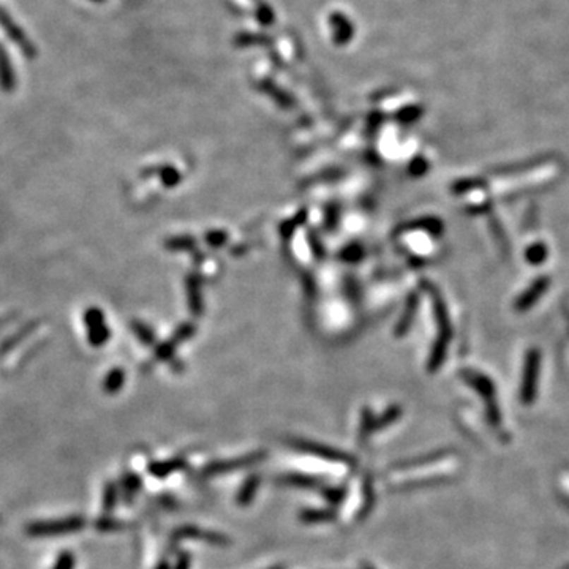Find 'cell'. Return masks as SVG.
Wrapping results in <instances>:
<instances>
[{
    "mask_svg": "<svg viewBox=\"0 0 569 569\" xmlns=\"http://www.w3.org/2000/svg\"><path fill=\"white\" fill-rule=\"evenodd\" d=\"M84 527L83 517H67L59 520H48V522H37L28 528V533L30 536H40V538H46V536H62L76 533Z\"/></svg>",
    "mask_w": 569,
    "mask_h": 569,
    "instance_id": "obj_1",
    "label": "cell"
},
{
    "mask_svg": "<svg viewBox=\"0 0 569 569\" xmlns=\"http://www.w3.org/2000/svg\"><path fill=\"white\" fill-rule=\"evenodd\" d=\"M84 320H85V324H88L89 340L92 345H95V347L103 345L104 340H107V337H108V329L103 320V313L98 309H89L88 312H85Z\"/></svg>",
    "mask_w": 569,
    "mask_h": 569,
    "instance_id": "obj_2",
    "label": "cell"
},
{
    "mask_svg": "<svg viewBox=\"0 0 569 569\" xmlns=\"http://www.w3.org/2000/svg\"><path fill=\"white\" fill-rule=\"evenodd\" d=\"M301 449L304 451H309V453H313V454H320L321 457H326V459H334V460H343V454L340 455L339 453L333 451V449H328V448H320V446H315V445H310V446H301Z\"/></svg>",
    "mask_w": 569,
    "mask_h": 569,
    "instance_id": "obj_3",
    "label": "cell"
},
{
    "mask_svg": "<svg viewBox=\"0 0 569 569\" xmlns=\"http://www.w3.org/2000/svg\"><path fill=\"white\" fill-rule=\"evenodd\" d=\"M122 380H124V375H122L121 370H114V372H112L108 376L107 385H104V388H107V391L114 393V391H117L119 386L122 385Z\"/></svg>",
    "mask_w": 569,
    "mask_h": 569,
    "instance_id": "obj_4",
    "label": "cell"
},
{
    "mask_svg": "<svg viewBox=\"0 0 569 569\" xmlns=\"http://www.w3.org/2000/svg\"><path fill=\"white\" fill-rule=\"evenodd\" d=\"M116 497H117L116 487H114V486H108V487H107V492H104V500H103L104 511H111V509L114 508Z\"/></svg>",
    "mask_w": 569,
    "mask_h": 569,
    "instance_id": "obj_5",
    "label": "cell"
},
{
    "mask_svg": "<svg viewBox=\"0 0 569 569\" xmlns=\"http://www.w3.org/2000/svg\"><path fill=\"white\" fill-rule=\"evenodd\" d=\"M256 486H258V479H256V478H253V479H248V482H247V484H246V487L242 489V492H241V498H239V500H241L242 503H247V501L250 500L251 495H253Z\"/></svg>",
    "mask_w": 569,
    "mask_h": 569,
    "instance_id": "obj_6",
    "label": "cell"
},
{
    "mask_svg": "<svg viewBox=\"0 0 569 569\" xmlns=\"http://www.w3.org/2000/svg\"><path fill=\"white\" fill-rule=\"evenodd\" d=\"M73 563H75V561H73L71 553L65 552V553H62L61 557H59V560L56 561L54 569H73Z\"/></svg>",
    "mask_w": 569,
    "mask_h": 569,
    "instance_id": "obj_7",
    "label": "cell"
},
{
    "mask_svg": "<svg viewBox=\"0 0 569 569\" xmlns=\"http://www.w3.org/2000/svg\"><path fill=\"white\" fill-rule=\"evenodd\" d=\"M367 569H372V568H367Z\"/></svg>",
    "mask_w": 569,
    "mask_h": 569,
    "instance_id": "obj_8",
    "label": "cell"
}]
</instances>
